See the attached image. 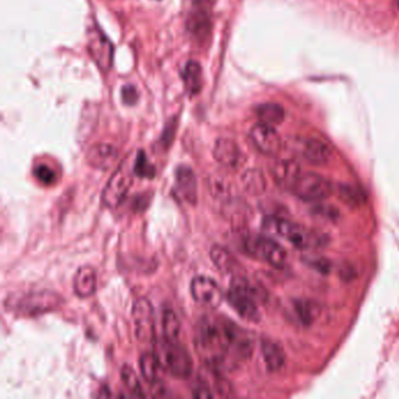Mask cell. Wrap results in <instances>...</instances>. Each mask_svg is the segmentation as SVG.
Wrapping results in <instances>:
<instances>
[{
  "label": "cell",
  "instance_id": "cell-1",
  "mask_svg": "<svg viewBox=\"0 0 399 399\" xmlns=\"http://www.w3.org/2000/svg\"><path fill=\"white\" fill-rule=\"evenodd\" d=\"M194 348L210 367L230 369L250 357L252 339L227 318L204 316L196 325Z\"/></svg>",
  "mask_w": 399,
  "mask_h": 399
},
{
  "label": "cell",
  "instance_id": "cell-2",
  "mask_svg": "<svg viewBox=\"0 0 399 399\" xmlns=\"http://www.w3.org/2000/svg\"><path fill=\"white\" fill-rule=\"evenodd\" d=\"M262 229L274 237L283 238L299 250H313L325 246L323 236L285 217H265L262 220Z\"/></svg>",
  "mask_w": 399,
  "mask_h": 399
},
{
  "label": "cell",
  "instance_id": "cell-3",
  "mask_svg": "<svg viewBox=\"0 0 399 399\" xmlns=\"http://www.w3.org/2000/svg\"><path fill=\"white\" fill-rule=\"evenodd\" d=\"M154 353L158 358L163 369L169 371L173 377L187 379L194 369L190 353L178 339H165L163 336L154 346Z\"/></svg>",
  "mask_w": 399,
  "mask_h": 399
},
{
  "label": "cell",
  "instance_id": "cell-4",
  "mask_svg": "<svg viewBox=\"0 0 399 399\" xmlns=\"http://www.w3.org/2000/svg\"><path fill=\"white\" fill-rule=\"evenodd\" d=\"M226 297L231 307L237 311L241 318L250 322H258L260 320V311L257 304V301L260 299L258 290L252 286L248 280L234 278Z\"/></svg>",
  "mask_w": 399,
  "mask_h": 399
},
{
  "label": "cell",
  "instance_id": "cell-5",
  "mask_svg": "<svg viewBox=\"0 0 399 399\" xmlns=\"http://www.w3.org/2000/svg\"><path fill=\"white\" fill-rule=\"evenodd\" d=\"M245 251L253 258L269 264L274 269H281L286 266L287 253L285 248L271 238L262 234L248 236L244 241Z\"/></svg>",
  "mask_w": 399,
  "mask_h": 399
},
{
  "label": "cell",
  "instance_id": "cell-6",
  "mask_svg": "<svg viewBox=\"0 0 399 399\" xmlns=\"http://www.w3.org/2000/svg\"><path fill=\"white\" fill-rule=\"evenodd\" d=\"M290 192L304 202L320 203L332 194V187L318 173H304Z\"/></svg>",
  "mask_w": 399,
  "mask_h": 399
},
{
  "label": "cell",
  "instance_id": "cell-7",
  "mask_svg": "<svg viewBox=\"0 0 399 399\" xmlns=\"http://www.w3.org/2000/svg\"><path fill=\"white\" fill-rule=\"evenodd\" d=\"M134 165L121 164L110 177L102 192V202L107 208L115 209L123 202L134 180Z\"/></svg>",
  "mask_w": 399,
  "mask_h": 399
},
{
  "label": "cell",
  "instance_id": "cell-8",
  "mask_svg": "<svg viewBox=\"0 0 399 399\" xmlns=\"http://www.w3.org/2000/svg\"><path fill=\"white\" fill-rule=\"evenodd\" d=\"M185 27L192 39L204 43L209 39L212 29L211 5L209 0H196L187 15Z\"/></svg>",
  "mask_w": 399,
  "mask_h": 399
},
{
  "label": "cell",
  "instance_id": "cell-9",
  "mask_svg": "<svg viewBox=\"0 0 399 399\" xmlns=\"http://www.w3.org/2000/svg\"><path fill=\"white\" fill-rule=\"evenodd\" d=\"M61 304H62V299L60 295L48 292V290H43V292H33V293L24 295L15 304V309L19 314L36 316V315L55 311L57 308L60 307Z\"/></svg>",
  "mask_w": 399,
  "mask_h": 399
},
{
  "label": "cell",
  "instance_id": "cell-10",
  "mask_svg": "<svg viewBox=\"0 0 399 399\" xmlns=\"http://www.w3.org/2000/svg\"><path fill=\"white\" fill-rule=\"evenodd\" d=\"M131 315L138 341L142 343L151 342L155 334V313L152 304L144 297L138 299L135 301Z\"/></svg>",
  "mask_w": 399,
  "mask_h": 399
},
{
  "label": "cell",
  "instance_id": "cell-11",
  "mask_svg": "<svg viewBox=\"0 0 399 399\" xmlns=\"http://www.w3.org/2000/svg\"><path fill=\"white\" fill-rule=\"evenodd\" d=\"M191 295L197 304L204 307H219L224 299L223 290H220L219 285L209 276H196L191 281Z\"/></svg>",
  "mask_w": 399,
  "mask_h": 399
},
{
  "label": "cell",
  "instance_id": "cell-12",
  "mask_svg": "<svg viewBox=\"0 0 399 399\" xmlns=\"http://www.w3.org/2000/svg\"><path fill=\"white\" fill-rule=\"evenodd\" d=\"M88 50L101 71H109L113 65L114 46L100 29L93 27L88 31Z\"/></svg>",
  "mask_w": 399,
  "mask_h": 399
},
{
  "label": "cell",
  "instance_id": "cell-13",
  "mask_svg": "<svg viewBox=\"0 0 399 399\" xmlns=\"http://www.w3.org/2000/svg\"><path fill=\"white\" fill-rule=\"evenodd\" d=\"M250 137L255 148L264 155H278L283 147L280 135L276 133L273 126L262 122L252 128Z\"/></svg>",
  "mask_w": 399,
  "mask_h": 399
},
{
  "label": "cell",
  "instance_id": "cell-14",
  "mask_svg": "<svg viewBox=\"0 0 399 399\" xmlns=\"http://www.w3.org/2000/svg\"><path fill=\"white\" fill-rule=\"evenodd\" d=\"M273 180L280 187L292 191L297 180L304 173L300 164L294 159H278L271 168Z\"/></svg>",
  "mask_w": 399,
  "mask_h": 399
},
{
  "label": "cell",
  "instance_id": "cell-15",
  "mask_svg": "<svg viewBox=\"0 0 399 399\" xmlns=\"http://www.w3.org/2000/svg\"><path fill=\"white\" fill-rule=\"evenodd\" d=\"M176 190L184 202L196 205L197 203V180L194 171L187 165H180L176 170Z\"/></svg>",
  "mask_w": 399,
  "mask_h": 399
},
{
  "label": "cell",
  "instance_id": "cell-16",
  "mask_svg": "<svg viewBox=\"0 0 399 399\" xmlns=\"http://www.w3.org/2000/svg\"><path fill=\"white\" fill-rule=\"evenodd\" d=\"M117 156L119 154L113 145L99 143L89 149L87 152V162L95 169L108 170L116 162Z\"/></svg>",
  "mask_w": 399,
  "mask_h": 399
},
{
  "label": "cell",
  "instance_id": "cell-17",
  "mask_svg": "<svg viewBox=\"0 0 399 399\" xmlns=\"http://www.w3.org/2000/svg\"><path fill=\"white\" fill-rule=\"evenodd\" d=\"M301 152L308 162L315 165H323L332 158V149L318 138H308L302 143Z\"/></svg>",
  "mask_w": 399,
  "mask_h": 399
},
{
  "label": "cell",
  "instance_id": "cell-18",
  "mask_svg": "<svg viewBox=\"0 0 399 399\" xmlns=\"http://www.w3.org/2000/svg\"><path fill=\"white\" fill-rule=\"evenodd\" d=\"M213 156L217 162L229 168L238 166L241 163V152L238 145L229 138H219L215 144Z\"/></svg>",
  "mask_w": 399,
  "mask_h": 399
},
{
  "label": "cell",
  "instance_id": "cell-19",
  "mask_svg": "<svg viewBox=\"0 0 399 399\" xmlns=\"http://www.w3.org/2000/svg\"><path fill=\"white\" fill-rule=\"evenodd\" d=\"M97 286L95 269L92 266H81L74 276V292L79 297H92Z\"/></svg>",
  "mask_w": 399,
  "mask_h": 399
},
{
  "label": "cell",
  "instance_id": "cell-20",
  "mask_svg": "<svg viewBox=\"0 0 399 399\" xmlns=\"http://www.w3.org/2000/svg\"><path fill=\"white\" fill-rule=\"evenodd\" d=\"M262 353L266 367L271 372H278L285 367L286 353L279 343L272 339H262Z\"/></svg>",
  "mask_w": 399,
  "mask_h": 399
},
{
  "label": "cell",
  "instance_id": "cell-21",
  "mask_svg": "<svg viewBox=\"0 0 399 399\" xmlns=\"http://www.w3.org/2000/svg\"><path fill=\"white\" fill-rule=\"evenodd\" d=\"M184 86L187 94L191 96L197 95L203 87L202 66L197 61L191 60L185 65L183 74Z\"/></svg>",
  "mask_w": 399,
  "mask_h": 399
},
{
  "label": "cell",
  "instance_id": "cell-22",
  "mask_svg": "<svg viewBox=\"0 0 399 399\" xmlns=\"http://www.w3.org/2000/svg\"><path fill=\"white\" fill-rule=\"evenodd\" d=\"M140 369L145 381L151 384L158 381L159 372L163 367L154 353H144L140 358Z\"/></svg>",
  "mask_w": 399,
  "mask_h": 399
},
{
  "label": "cell",
  "instance_id": "cell-23",
  "mask_svg": "<svg viewBox=\"0 0 399 399\" xmlns=\"http://www.w3.org/2000/svg\"><path fill=\"white\" fill-rule=\"evenodd\" d=\"M257 116L262 123L276 126L281 123L285 119V110L276 103H265L257 108Z\"/></svg>",
  "mask_w": 399,
  "mask_h": 399
},
{
  "label": "cell",
  "instance_id": "cell-24",
  "mask_svg": "<svg viewBox=\"0 0 399 399\" xmlns=\"http://www.w3.org/2000/svg\"><path fill=\"white\" fill-rule=\"evenodd\" d=\"M211 260L213 265L216 266L218 271L223 273H229L234 271V257L226 248H222L219 245H215L211 250Z\"/></svg>",
  "mask_w": 399,
  "mask_h": 399
},
{
  "label": "cell",
  "instance_id": "cell-25",
  "mask_svg": "<svg viewBox=\"0 0 399 399\" xmlns=\"http://www.w3.org/2000/svg\"><path fill=\"white\" fill-rule=\"evenodd\" d=\"M241 180H243L245 190L251 194H260L265 190V178L258 170H248Z\"/></svg>",
  "mask_w": 399,
  "mask_h": 399
},
{
  "label": "cell",
  "instance_id": "cell-26",
  "mask_svg": "<svg viewBox=\"0 0 399 399\" xmlns=\"http://www.w3.org/2000/svg\"><path fill=\"white\" fill-rule=\"evenodd\" d=\"M162 329L164 337L169 339H178L180 334V322L176 313L171 309H165L162 315Z\"/></svg>",
  "mask_w": 399,
  "mask_h": 399
},
{
  "label": "cell",
  "instance_id": "cell-27",
  "mask_svg": "<svg viewBox=\"0 0 399 399\" xmlns=\"http://www.w3.org/2000/svg\"><path fill=\"white\" fill-rule=\"evenodd\" d=\"M121 377H122V381H123L126 388L130 392L131 395L145 397L140 378L133 367H129V365H124L121 370Z\"/></svg>",
  "mask_w": 399,
  "mask_h": 399
},
{
  "label": "cell",
  "instance_id": "cell-28",
  "mask_svg": "<svg viewBox=\"0 0 399 399\" xmlns=\"http://www.w3.org/2000/svg\"><path fill=\"white\" fill-rule=\"evenodd\" d=\"M339 196L343 202L349 205H360L363 202V194L358 187H353L349 184H342L339 187Z\"/></svg>",
  "mask_w": 399,
  "mask_h": 399
},
{
  "label": "cell",
  "instance_id": "cell-29",
  "mask_svg": "<svg viewBox=\"0 0 399 399\" xmlns=\"http://www.w3.org/2000/svg\"><path fill=\"white\" fill-rule=\"evenodd\" d=\"M135 175L142 177V178H152L155 176V168L151 163L149 162L144 151H138L137 157L134 163Z\"/></svg>",
  "mask_w": 399,
  "mask_h": 399
},
{
  "label": "cell",
  "instance_id": "cell-30",
  "mask_svg": "<svg viewBox=\"0 0 399 399\" xmlns=\"http://www.w3.org/2000/svg\"><path fill=\"white\" fill-rule=\"evenodd\" d=\"M34 176L36 180H39L40 183L45 184V185H50V184L55 183L57 180V173L52 168L45 164H40L36 166L34 169Z\"/></svg>",
  "mask_w": 399,
  "mask_h": 399
},
{
  "label": "cell",
  "instance_id": "cell-31",
  "mask_svg": "<svg viewBox=\"0 0 399 399\" xmlns=\"http://www.w3.org/2000/svg\"><path fill=\"white\" fill-rule=\"evenodd\" d=\"M121 100L126 106H135L140 100L137 89L134 86L126 85L121 89Z\"/></svg>",
  "mask_w": 399,
  "mask_h": 399
},
{
  "label": "cell",
  "instance_id": "cell-32",
  "mask_svg": "<svg viewBox=\"0 0 399 399\" xmlns=\"http://www.w3.org/2000/svg\"><path fill=\"white\" fill-rule=\"evenodd\" d=\"M194 392V397L196 398H212L215 397V393H213L211 390H210L209 386L208 385L204 384H198L196 388L192 390Z\"/></svg>",
  "mask_w": 399,
  "mask_h": 399
},
{
  "label": "cell",
  "instance_id": "cell-33",
  "mask_svg": "<svg viewBox=\"0 0 399 399\" xmlns=\"http://www.w3.org/2000/svg\"><path fill=\"white\" fill-rule=\"evenodd\" d=\"M299 316H300L304 322L311 321L314 318V308L311 307V304H299Z\"/></svg>",
  "mask_w": 399,
  "mask_h": 399
},
{
  "label": "cell",
  "instance_id": "cell-34",
  "mask_svg": "<svg viewBox=\"0 0 399 399\" xmlns=\"http://www.w3.org/2000/svg\"><path fill=\"white\" fill-rule=\"evenodd\" d=\"M395 1H397V4L399 5V0H395Z\"/></svg>",
  "mask_w": 399,
  "mask_h": 399
}]
</instances>
